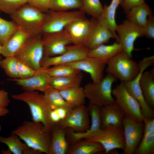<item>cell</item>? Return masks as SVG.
Masks as SVG:
<instances>
[{"label":"cell","instance_id":"18","mask_svg":"<svg viewBox=\"0 0 154 154\" xmlns=\"http://www.w3.org/2000/svg\"><path fill=\"white\" fill-rule=\"evenodd\" d=\"M51 76L42 68L37 71L32 76L25 79L19 78L11 80L20 86L25 91L33 92L39 91L44 92L50 88Z\"/></svg>","mask_w":154,"mask_h":154},{"label":"cell","instance_id":"45","mask_svg":"<svg viewBox=\"0 0 154 154\" xmlns=\"http://www.w3.org/2000/svg\"><path fill=\"white\" fill-rule=\"evenodd\" d=\"M143 134H145L154 131V119L144 117Z\"/></svg>","mask_w":154,"mask_h":154},{"label":"cell","instance_id":"6","mask_svg":"<svg viewBox=\"0 0 154 154\" xmlns=\"http://www.w3.org/2000/svg\"><path fill=\"white\" fill-rule=\"evenodd\" d=\"M44 22L41 35L64 30L73 22L85 17V13L80 10L66 11L49 10L45 13Z\"/></svg>","mask_w":154,"mask_h":154},{"label":"cell","instance_id":"24","mask_svg":"<svg viewBox=\"0 0 154 154\" xmlns=\"http://www.w3.org/2000/svg\"><path fill=\"white\" fill-rule=\"evenodd\" d=\"M122 0H112L108 5H104L100 16L97 19L101 25L111 32L116 40L117 37L116 30L117 25L115 16L117 9Z\"/></svg>","mask_w":154,"mask_h":154},{"label":"cell","instance_id":"13","mask_svg":"<svg viewBox=\"0 0 154 154\" xmlns=\"http://www.w3.org/2000/svg\"><path fill=\"white\" fill-rule=\"evenodd\" d=\"M42 35L44 57H50L61 55L66 51L67 46L72 44L64 29Z\"/></svg>","mask_w":154,"mask_h":154},{"label":"cell","instance_id":"41","mask_svg":"<svg viewBox=\"0 0 154 154\" xmlns=\"http://www.w3.org/2000/svg\"><path fill=\"white\" fill-rule=\"evenodd\" d=\"M27 3L42 12L46 13L50 10V0H27Z\"/></svg>","mask_w":154,"mask_h":154},{"label":"cell","instance_id":"9","mask_svg":"<svg viewBox=\"0 0 154 154\" xmlns=\"http://www.w3.org/2000/svg\"><path fill=\"white\" fill-rule=\"evenodd\" d=\"M122 125L125 142L123 154H134L143 137V122L125 114L122 120Z\"/></svg>","mask_w":154,"mask_h":154},{"label":"cell","instance_id":"39","mask_svg":"<svg viewBox=\"0 0 154 154\" xmlns=\"http://www.w3.org/2000/svg\"><path fill=\"white\" fill-rule=\"evenodd\" d=\"M27 0H0V10L11 15L27 3Z\"/></svg>","mask_w":154,"mask_h":154},{"label":"cell","instance_id":"46","mask_svg":"<svg viewBox=\"0 0 154 154\" xmlns=\"http://www.w3.org/2000/svg\"><path fill=\"white\" fill-rule=\"evenodd\" d=\"M10 102L7 92L4 89H0V107L6 108Z\"/></svg>","mask_w":154,"mask_h":154},{"label":"cell","instance_id":"27","mask_svg":"<svg viewBox=\"0 0 154 154\" xmlns=\"http://www.w3.org/2000/svg\"><path fill=\"white\" fill-rule=\"evenodd\" d=\"M139 83L144 99L152 108H154V69L143 72L141 76Z\"/></svg>","mask_w":154,"mask_h":154},{"label":"cell","instance_id":"25","mask_svg":"<svg viewBox=\"0 0 154 154\" xmlns=\"http://www.w3.org/2000/svg\"><path fill=\"white\" fill-rule=\"evenodd\" d=\"M123 50L121 44L116 42L109 45L103 44L89 50L88 56L95 58L106 64L115 55Z\"/></svg>","mask_w":154,"mask_h":154},{"label":"cell","instance_id":"11","mask_svg":"<svg viewBox=\"0 0 154 154\" xmlns=\"http://www.w3.org/2000/svg\"><path fill=\"white\" fill-rule=\"evenodd\" d=\"M112 94L115 102L125 114L143 122L144 117L139 102L127 91L122 82L112 90Z\"/></svg>","mask_w":154,"mask_h":154},{"label":"cell","instance_id":"30","mask_svg":"<svg viewBox=\"0 0 154 154\" xmlns=\"http://www.w3.org/2000/svg\"><path fill=\"white\" fill-rule=\"evenodd\" d=\"M59 91L64 100L73 108L84 105L86 97L84 88L80 86Z\"/></svg>","mask_w":154,"mask_h":154},{"label":"cell","instance_id":"20","mask_svg":"<svg viewBox=\"0 0 154 154\" xmlns=\"http://www.w3.org/2000/svg\"><path fill=\"white\" fill-rule=\"evenodd\" d=\"M101 129L123 128L122 120L125 113L115 102L100 107Z\"/></svg>","mask_w":154,"mask_h":154},{"label":"cell","instance_id":"29","mask_svg":"<svg viewBox=\"0 0 154 154\" xmlns=\"http://www.w3.org/2000/svg\"><path fill=\"white\" fill-rule=\"evenodd\" d=\"M83 78L80 72L76 74L62 76H51L50 87L58 91L80 86Z\"/></svg>","mask_w":154,"mask_h":154},{"label":"cell","instance_id":"34","mask_svg":"<svg viewBox=\"0 0 154 154\" xmlns=\"http://www.w3.org/2000/svg\"><path fill=\"white\" fill-rule=\"evenodd\" d=\"M18 28L13 21H7L0 17V45L2 46Z\"/></svg>","mask_w":154,"mask_h":154},{"label":"cell","instance_id":"15","mask_svg":"<svg viewBox=\"0 0 154 154\" xmlns=\"http://www.w3.org/2000/svg\"><path fill=\"white\" fill-rule=\"evenodd\" d=\"M89 51L84 44L69 45L67 46L66 51L61 55L50 57H43L40 62L41 66L43 68H47L75 62L87 56Z\"/></svg>","mask_w":154,"mask_h":154},{"label":"cell","instance_id":"2","mask_svg":"<svg viewBox=\"0 0 154 154\" xmlns=\"http://www.w3.org/2000/svg\"><path fill=\"white\" fill-rule=\"evenodd\" d=\"M11 96L14 100L26 103L29 108L32 121L41 123L46 131L50 134L55 124L51 120L50 113L52 110L46 103L43 94L37 91H24Z\"/></svg>","mask_w":154,"mask_h":154},{"label":"cell","instance_id":"12","mask_svg":"<svg viewBox=\"0 0 154 154\" xmlns=\"http://www.w3.org/2000/svg\"><path fill=\"white\" fill-rule=\"evenodd\" d=\"M86 139L100 143L104 148L105 153L117 149L123 151L125 147L123 128L102 129Z\"/></svg>","mask_w":154,"mask_h":154},{"label":"cell","instance_id":"19","mask_svg":"<svg viewBox=\"0 0 154 154\" xmlns=\"http://www.w3.org/2000/svg\"><path fill=\"white\" fill-rule=\"evenodd\" d=\"M85 45L89 50L107 42L111 38H115L112 33L100 24L97 19L93 18Z\"/></svg>","mask_w":154,"mask_h":154},{"label":"cell","instance_id":"14","mask_svg":"<svg viewBox=\"0 0 154 154\" xmlns=\"http://www.w3.org/2000/svg\"><path fill=\"white\" fill-rule=\"evenodd\" d=\"M89 115L87 107L83 105L72 109L62 119L55 124L76 132H84L90 127Z\"/></svg>","mask_w":154,"mask_h":154},{"label":"cell","instance_id":"37","mask_svg":"<svg viewBox=\"0 0 154 154\" xmlns=\"http://www.w3.org/2000/svg\"><path fill=\"white\" fill-rule=\"evenodd\" d=\"M50 76H62L74 75L81 71L65 64L58 65L52 67L44 68Z\"/></svg>","mask_w":154,"mask_h":154},{"label":"cell","instance_id":"5","mask_svg":"<svg viewBox=\"0 0 154 154\" xmlns=\"http://www.w3.org/2000/svg\"><path fill=\"white\" fill-rule=\"evenodd\" d=\"M107 64V73L112 75L121 82L132 80L140 71L138 63L132 60L123 50L115 55Z\"/></svg>","mask_w":154,"mask_h":154},{"label":"cell","instance_id":"31","mask_svg":"<svg viewBox=\"0 0 154 154\" xmlns=\"http://www.w3.org/2000/svg\"><path fill=\"white\" fill-rule=\"evenodd\" d=\"M43 93L44 99L51 110L61 108L68 112L74 108L66 102L58 90L50 87Z\"/></svg>","mask_w":154,"mask_h":154},{"label":"cell","instance_id":"16","mask_svg":"<svg viewBox=\"0 0 154 154\" xmlns=\"http://www.w3.org/2000/svg\"><path fill=\"white\" fill-rule=\"evenodd\" d=\"M87 108L91 119L90 127L83 132H77L68 129L67 131V139L70 144L81 139H86L101 129L100 108L89 102Z\"/></svg>","mask_w":154,"mask_h":154},{"label":"cell","instance_id":"32","mask_svg":"<svg viewBox=\"0 0 154 154\" xmlns=\"http://www.w3.org/2000/svg\"><path fill=\"white\" fill-rule=\"evenodd\" d=\"M127 14V20L143 27L148 17L152 13L149 5L144 3L132 8Z\"/></svg>","mask_w":154,"mask_h":154},{"label":"cell","instance_id":"38","mask_svg":"<svg viewBox=\"0 0 154 154\" xmlns=\"http://www.w3.org/2000/svg\"><path fill=\"white\" fill-rule=\"evenodd\" d=\"M82 1L81 10L91 16L93 18H98L103 7L100 0H82Z\"/></svg>","mask_w":154,"mask_h":154},{"label":"cell","instance_id":"40","mask_svg":"<svg viewBox=\"0 0 154 154\" xmlns=\"http://www.w3.org/2000/svg\"><path fill=\"white\" fill-rule=\"evenodd\" d=\"M17 69L18 78L20 79H25L30 77L34 75L37 71L19 60L18 61Z\"/></svg>","mask_w":154,"mask_h":154},{"label":"cell","instance_id":"35","mask_svg":"<svg viewBox=\"0 0 154 154\" xmlns=\"http://www.w3.org/2000/svg\"><path fill=\"white\" fill-rule=\"evenodd\" d=\"M154 153V131L143 134L137 147L136 154H153Z\"/></svg>","mask_w":154,"mask_h":154},{"label":"cell","instance_id":"42","mask_svg":"<svg viewBox=\"0 0 154 154\" xmlns=\"http://www.w3.org/2000/svg\"><path fill=\"white\" fill-rule=\"evenodd\" d=\"M147 19L146 24L143 27L145 36L147 38L153 39L154 38V17L152 14Z\"/></svg>","mask_w":154,"mask_h":154},{"label":"cell","instance_id":"23","mask_svg":"<svg viewBox=\"0 0 154 154\" xmlns=\"http://www.w3.org/2000/svg\"><path fill=\"white\" fill-rule=\"evenodd\" d=\"M51 141L48 154H65L68 148L66 129L55 124L50 133Z\"/></svg>","mask_w":154,"mask_h":154},{"label":"cell","instance_id":"47","mask_svg":"<svg viewBox=\"0 0 154 154\" xmlns=\"http://www.w3.org/2000/svg\"><path fill=\"white\" fill-rule=\"evenodd\" d=\"M9 113V110L6 108L0 107V117L5 116Z\"/></svg>","mask_w":154,"mask_h":154},{"label":"cell","instance_id":"17","mask_svg":"<svg viewBox=\"0 0 154 154\" xmlns=\"http://www.w3.org/2000/svg\"><path fill=\"white\" fill-rule=\"evenodd\" d=\"M64 64L89 73L92 82L94 83L99 82L103 78L104 72L106 65L95 58L88 56Z\"/></svg>","mask_w":154,"mask_h":154},{"label":"cell","instance_id":"28","mask_svg":"<svg viewBox=\"0 0 154 154\" xmlns=\"http://www.w3.org/2000/svg\"><path fill=\"white\" fill-rule=\"evenodd\" d=\"M16 135L11 133L8 137L0 135V143L6 144L14 154H41V152L33 149L23 143Z\"/></svg>","mask_w":154,"mask_h":154},{"label":"cell","instance_id":"10","mask_svg":"<svg viewBox=\"0 0 154 154\" xmlns=\"http://www.w3.org/2000/svg\"><path fill=\"white\" fill-rule=\"evenodd\" d=\"M116 32V42L121 44L123 51L131 58L135 41L137 38L144 36V28L127 19L117 25Z\"/></svg>","mask_w":154,"mask_h":154},{"label":"cell","instance_id":"36","mask_svg":"<svg viewBox=\"0 0 154 154\" xmlns=\"http://www.w3.org/2000/svg\"><path fill=\"white\" fill-rule=\"evenodd\" d=\"M18 60L15 56L5 57L0 60V67L6 75L13 79L18 78Z\"/></svg>","mask_w":154,"mask_h":154},{"label":"cell","instance_id":"48","mask_svg":"<svg viewBox=\"0 0 154 154\" xmlns=\"http://www.w3.org/2000/svg\"><path fill=\"white\" fill-rule=\"evenodd\" d=\"M2 49V46L0 45V60L2 59V57L1 56V55Z\"/></svg>","mask_w":154,"mask_h":154},{"label":"cell","instance_id":"44","mask_svg":"<svg viewBox=\"0 0 154 154\" xmlns=\"http://www.w3.org/2000/svg\"><path fill=\"white\" fill-rule=\"evenodd\" d=\"M144 3L145 0H122L120 5L127 13L132 8Z\"/></svg>","mask_w":154,"mask_h":154},{"label":"cell","instance_id":"33","mask_svg":"<svg viewBox=\"0 0 154 154\" xmlns=\"http://www.w3.org/2000/svg\"><path fill=\"white\" fill-rule=\"evenodd\" d=\"M82 0H50V10L56 11H66L80 10Z\"/></svg>","mask_w":154,"mask_h":154},{"label":"cell","instance_id":"26","mask_svg":"<svg viewBox=\"0 0 154 154\" xmlns=\"http://www.w3.org/2000/svg\"><path fill=\"white\" fill-rule=\"evenodd\" d=\"M104 151L100 143L84 139L71 144L68 147V154H94Z\"/></svg>","mask_w":154,"mask_h":154},{"label":"cell","instance_id":"22","mask_svg":"<svg viewBox=\"0 0 154 154\" xmlns=\"http://www.w3.org/2000/svg\"><path fill=\"white\" fill-rule=\"evenodd\" d=\"M31 37L18 27V29L2 46L1 55L5 57L15 56Z\"/></svg>","mask_w":154,"mask_h":154},{"label":"cell","instance_id":"3","mask_svg":"<svg viewBox=\"0 0 154 154\" xmlns=\"http://www.w3.org/2000/svg\"><path fill=\"white\" fill-rule=\"evenodd\" d=\"M45 13L27 3L10 15L12 21L31 36L41 34Z\"/></svg>","mask_w":154,"mask_h":154},{"label":"cell","instance_id":"43","mask_svg":"<svg viewBox=\"0 0 154 154\" xmlns=\"http://www.w3.org/2000/svg\"><path fill=\"white\" fill-rule=\"evenodd\" d=\"M68 112L63 109H57L52 110L50 113L51 120L54 124L62 119Z\"/></svg>","mask_w":154,"mask_h":154},{"label":"cell","instance_id":"8","mask_svg":"<svg viewBox=\"0 0 154 154\" xmlns=\"http://www.w3.org/2000/svg\"><path fill=\"white\" fill-rule=\"evenodd\" d=\"M154 56L144 58L138 63L140 71L137 76L132 80L122 82L129 93L139 102L142 114L144 117L152 118L154 116L153 109L151 108L145 100L140 85V79L142 73L148 67L154 64Z\"/></svg>","mask_w":154,"mask_h":154},{"label":"cell","instance_id":"21","mask_svg":"<svg viewBox=\"0 0 154 154\" xmlns=\"http://www.w3.org/2000/svg\"><path fill=\"white\" fill-rule=\"evenodd\" d=\"M91 21L85 17L68 25L64 30L73 44H85L90 29Z\"/></svg>","mask_w":154,"mask_h":154},{"label":"cell","instance_id":"49","mask_svg":"<svg viewBox=\"0 0 154 154\" xmlns=\"http://www.w3.org/2000/svg\"><path fill=\"white\" fill-rule=\"evenodd\" d=\"M1 12V10H0V14Z\"/></svg>","mask_w":154,"mask_h":154},{"label":"cell","instance_id":"4","mask_svg":"<svg viewBox=\"0 0 154 154\" xmlns=\"http://www.w3.org/2000/svg\"><path fill=\"white\" fill-rule=\"evenodd\" d=\"M117 80L113 76L107 73L99 82L87 84L83 88L86 98L89 100V102L100 108L115 103L112 87Z\"/></svg>","mask_w":154,"mask_h":154},{"label":"cell","instance_id":"1","mask_svg":"<svg viewBox=\"0 0 154 154\" xmlns=\"http://www.w3.org/2000/svg\"><path fill=\"white\" fill-rule=\"evenodd\" d=\"M11 133L17 135L29 147L42 153L48 154L51 135L41 123L24 121Z\"/></svg>","mask_w":154,"mask_h":154},{"label":"cell","instance_id":"7","mask_svg":"<svg viewBox=\"0 0 154 154\" xmlns=\"http://www.w3.org/2000/svg\"><path fill=\"white\" fill-rule=\"evenodd\" d=\"M41 34L31 36L15 56L35 71L42 68L40 62L44 57V48Z\"/></svg>","mask_w":154,"mask_h":154}]
</instances>
